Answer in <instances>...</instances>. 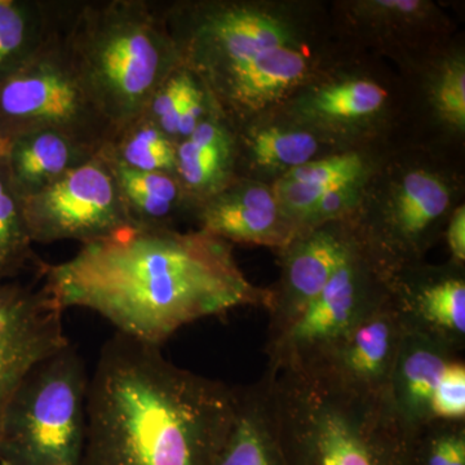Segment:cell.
I'll return each mask as SVG.
<instances>
[{"mask_svg":"<svg viewBox=\"0 0 465 465\" xmlns=\"http://www.w3.org/2000/svg\"><path fill=\"white\" fill-rule=\"evenodd\" d=\"M90 376L72 342L35 363L9 400L0 428V460L79 465Z\"/></svg>","mask_w":465,"mask_h":465,"instance_id":"obj_5","label":"cell"},{"mask_svg":"<svg viewBox=\"0 0 465 465\" xmlns=\"http://www.w3.org/2000/svg\"><path fill=\"white\" fill-rule=\"evenodd\" d=\"M387 96V91L374 82L348 81L318 91L309 106L323 118H365L379 112Z\"/></svg>","mask_w":465,"mask_h":465,"instance_id":"obj_25","label":"cell"},{"mask_svg":"<svg viewBox=\"0 0 465 465\" xmlns=\"http://www.w3.org/2000/svg\"><path fill=\"white\" fill-rule=\"evenodd\" d=\"M354 185L356 183L339 186V188L324 193L320 201L317 202L316 206L312 208L311 213L305 217V224L323 223L326 220L341 215L342 213H347L348 208L356 201L357 193Z\"/></svg>","mask_w":465,"mask_h":465,"instance_id":"obj_32","label":"cell"},{"mask_svg":"<svg viewBox=\"0 0 465 465\" xmlns=\"http://www.w3.org/2000/svg\"><path fill=\"white\" fill-rule=\"evenodd\" d=\"M11 143L12 139L0 134V162L7 158L9 149H11Z\"/></svg>","mask_w":465,"mask_h":465,"instance_id":"obj_34","label":"cell"},{"mask_svg":"<svg viewBox=\"0 0 465 465\" xmlns=\"http://www.w3.org/2000/svg\"><path fill=\"white\" fill-rule=\"evenodd\" d=\"M197 76L180 64L158 85L143 114L177 143V127Z\"/></svg>","mask_w":465,"mask_h":465,"instance_id":"obj_26","label":"cell"},{"mask_svg":"<svg viewBox=\"0 0 465 465\" xmlns=\"http://www.w3.org/2000/svg\"><path fill=\"white\" fill-rule=\"evenodd\" d=\"M396 302L406 329L436 336L455 349L465 336V282L448 277L427 283L410 298Z\"/></svg>","mask_w":465,"mask_h":465,"instance_id":"obj_19","label":"cell"},{"mask_svg":"<svg viewBox=\"0 0 465 465\" xmlns=\"http://www.w3.org/2000/svg\"><path fill=\"white\" fill-rule=\"evenodd\" d=\"M457 358L455 348L448 342L405 327L388 393L394 409L407 423L424 425L433 420L430 415L433 391L446 367Z\"/></svg>","mask_w":465,"mask_h":465,"instance_id":"obj_14","label":"cell"},{"mask_svg":"<svg viewBox=\"0 0 465 465\" xmlns=\"http://www.w3.org/2000/svg\"><path fill=\"white\" fill-rule=\"evenodd\" d=\"M362 171L363 163L360 155L347 153L321 161L308 162L302 166L287 171L283 179L312 183L322 188H338L356 183Z\"/></svg>","mask_w":465,"mask_h":465,"instance_id":"obj_28","label":"cell"},{"mask_svg":"<svg viewBox=\"0 0 465 465\" xmlns=\"http://www.w3.org/2000/svg\"><path fill=\"white\" fill-rule=\"evenodd\" d=\"M0 465H15V464H11V463H7V461L0 460Z\"/></svg>","mask_w":465,"mask_h":465,"instance_id":"obj_35","label":"cell"},{"mask_svg":"<svg viewBox=\"0 0 465 465\" xmlns=\"http://www.w3.org/2000/svg\"><path fill=\"white\" fill-rule=\"evenodd\" d=\"M434 101L440 116L463 130L465 125V69L454 61L443 69L434 90Z\"/></svg>","mask_w":465,"mask_h":465,"instance_id":"obj_30","label":"cell"},{"mask_svg":"<svg viewBox=\"0 0 465 465\" xmlns=\"http://www.w3.org/2000/svg\"><path fill=\"white\" fill-rule=\"evenodd\" d=\"M100 154L133 170L176 174V143L143 114L115 130Z\"/></svg>","mask_w":465,"mask_h":465,"instance_id":"obj_22","label":"cell"},{"mask_svg":"<svg viewBox=\"0 0 465 465\" xmlns=\"http://www.w3.org/2000/svg\"><path fill=\"white\" fill-rule=\"evenodd\" d=\"M66 16L26 65L0 82V134L54 130L100 153L115 128L76 69L64 33Z\"/></svg>","mask_w":465,"mask_h":465,"instance_id":"obj_6","label":"cell"},{"mask_svg":"<svg viewBox=\"0 0 465 465\" xmlns=\"http://www.w3.org/2000/svg\"><path fill=\"white\" fill-rule=\"evenodd\" d=\"M308 58L291 45L268 48L202 82L219 112L231 119L262 110L298 85Z\"/></svg>","mask_w":465,"mask_h":465,"instance_id":"obj_10","label":"cell"},{"mask_svg":"<svg viewBox=\"0 0 465 465\" xmlns=\"http://www.w3.org/2000/svg\"><path fill=\"white\" fill-rule=\"evenodd\" d=\"M105 161L134 225L173 228V216L191 206L176 174L143 173Z\"/></svg>","mask_w":465,"mask_h":465,"instance_id":"obj_20","label":"cell"},{"mask_svg":"<svg viewBox=\"0 0 465 465\" xmlns=\"http://www.w3.org/2000/svg\"><path fill=\"white\" fill-rule=\"evenodd\" d=\"M448 186L424 171L406 174L391 204V226L406 244L416 243L430 226L446 213Z\"/></svg>","mask_w":465,"mask_h":465,"instance_id":"obj_21","label":"cell"},{"mask_svg":"<svg viewBox=\"0 0 465 465\" xmlns=\"http://www.w3.org/2000/svg\"><path fill=\"white\" fill-rule=\"evenodd\" d=\"M63 314L42 286L26 311L0 332V428L9 400L27 371L69 344Z\"/></svg>","mask_w":465,"mask_h":465,"instance_id":"obj_12","label":"cell"},{"mask_svg":"<svg viewBox=\"0 0 465 465\" xmlns=\"http://www.w3.org/2000/svg\"><path fill=\"white\" fill-rule=\"evenodd\" d=\"M433 420L464 421L465 365L463 361H451L440 375L430 400Z\"/></svg>","mask_w":465,"mask_h":465,"instance_id":"obj_29","label":"cell"},{"mask_svg":"<svg viewBox=\"0 0 465 465\" xmlns=\"http://www.w3.org/2000/svg\"><path fill=\"white\" fill-rule=\"evenodd\" d=\"M405 331L402 317L391 298L331 347L313 354L344 381L371 391H390L391 371Z\"/></svg>","mask_w":465,"mask_h":465,"instance_id":"obj_11","label":"cell"},{"mask_svg":"<svg viewBox=\"0 0 465 465\" xmlns=\"http://www.w3.org/2000/svg\"><path fill=\"white\" fill-rule=\"evenodd\" d=\"M33 244L23 200L12 185L5 159L0 162V282H14L27 269L38 273L43 262Z\"/></svg>","mask_w":465,"mask_h":465,"instance_id":"obj_23","label":"cell"},{"mask_svg":"<svg viewBox=\"0 0 465 465\" xmlns=\"http://www.w3.org/2000/svg\"><path fill=\"white\" fill-rule=\"evenodd\" d=\"M76 69L115 130L143 114L182 64L158 3L72 2L64 26Z\"/></svg>","mask_w":465,"mask_h":465,"instance_id":"obj_4","label":"cell"},{"mask_svg":"<svg viewBox=\"0 0 465 465\" xmlns=\"http://www.w3.org/2000/svg\"><path fill=\"white\" fill-rule=\"evenodd\" d=\"M234 410L235 388L115 332L90 376L79 465H213Z\"/></svg>","mask_w":465,"mask_h":465,"instance_id":"obj_2","label":"cell"},{"mask_svg":"<svg viewBox=\"0 0 465 465\" xmlns=\"http://www.w3.org/2000/svg\"><path fill=\"white\" fill-rule=\"evenodd\" d=\"M235 154L237 140L215 105L191 136L176 143V176L191 206L213 197L235 179Z\"/></svg>","mask_w":465,"mask_h":465,"instance_id":"obj_15","label":"cell"},{"mask_svg":"<svg viewBox=\"0 0 465 465\" xmlns=\"http://www.w3.org/2000/svg\"><path fill=\"white\" fill-rule=\"evenodd\" d=\"M213 465H284L265 376L235 388L234 416Z\"/></svg>","mask_w":465,"mask_h":465,"instance_id":"obj_17","label":"cell"},{"mask_svg":"<svg viewBox=\"0 0 465 465\" xmlns=\"http://www.w3.org/2000/svg\"><path fill=\"white\" fill-rule=\"evenodd\" d=\"M195 211L201 231L226 242L284 247L298 234L273 191L249 180H232Z\"/></svg>","mask_w":465,"mask_h":465,"instance_id":"obj_9","label":"cell"},{"mask_svg":"<svg viewBox=\"0 0 465 465\" xmlns=\"http://www.w3.org/2000/svg\"><path fill=\"white\" fill-rule=\"evenodd\" d=\"M246 145L253 163L269 170H293L311 162L318 152L313 134L281 127L251 130Z\"/></svg>","mask_w":465,"mask_h":465,"instance_id":"obj_24","label":"cell"},{"mask_svg":"<svg viewBox=\"0 0 465 465\" xmlns=\"http://www.w3.org/2000/svg\"><path fill=\"white\" fill-rule=\"evenodd\" d=\"M284 465H416L423 425L390 393L351 384L318 357L271 361L265 375Z\"/></svg>","mask_w":465,"mask_h":465,"instance_id":"obj_3","label":"cell"},{"mask_svg":"<svg viewBox=\"0 0 465 465\" xmlns=\"http://www.w3.org/2000/svg\"><path fill=\"white\" fill-rule=\"evenodd\" d=\"M416 465H465L464 421L424 424L416 449Z\"/></svg>","mask_w":465,"mask_h":465,"instance_id":"obj_27","label":"cell"},{"mask_svg":"<svg viewBox=\"0 0 465 465\" xmlns=\"http://www.w3.org/2000/svg\"><path fill=\"white\" fill-rule=\"evenodd\" d=\"M390 296H375L363 282L351 249L324 289L292 323L271 341V361L313 356L347 335Z\"/></svg>","mask_w":465,"mask_h":465,"instance_id":"obj_8","label":"cell"},{"mask_svg":"<svg viewBox=\"0 0 465 465\" xmlns=\"http://www.w3.org/2000/svg\"><path fill=\"white\" fill-rule=\"evenodd\" d=\"M280 295H272V331L283 332L302 313L309 302L331 280L333 273L351 253V246L329 231L311 232L293 240Z\"/></svg>","mask_w":465,"mask_h":465,"instance_id":"obj_13","label":"cell"},{"mask_svg":"<svg viewBox=\"0 0 465 465\" xmlns=\"http://www.w3.org/2000/svg\"><path fill=\"white\" fill-rule=\"evenodd\" d=\"M33 243H90L133 224L108 162L96 157L35 194L21 198Z\"/></svg>","mask_w":465,"mask_h":465,"instance_id":"obj_7","label":"cell"},{"mask_svg":"<svg viewBox=\"0 0 465 465\" xmlns=\"http://www.w3.org/2000/svg\"><path fill=\"white\" fill-rule=\"evenodd\" d=\"M97 154V150L69 134L38 130L12 139L5 166L12 185L24 198L47 188Z\"/></svg>","mask_w":465,"mask_h":465,"instance_id":"obj_16","label":"cell"},{"mask_svg":"<svg viewBox=\"0 0 465 465\" xmlns=\"http://www.w3.org/2000/svg\"><path fill=\"white\" fill-rule=\"evenodd\" d=\"M448 242L452 256L459 264H463L465 260V207L460 206L455 211L450 223L448 231Z\"/></svg>","mask_w":465,"mask_h":465,"instance_id":"obj_33","label":"cell"},{"mask_svg":"<svg viewBox=\"0 0 465 465\" xmlns=\"http://www.w3.org/2000/svg\"><path fill=\"white\" fill-rule=\"evenodd\" d=\"M38 289L14 282H0V332L14 323L33 302Z\"/></svg>","mask_w":465,"mask_h":465,"instance_id":"obj_31","label":"cell"},{"mask_svg":"<svg viewBox=\"0 0 465 465\" xmlns=\"http://www.w3.org/2000/svg\"><path fill=\"white\" fill-rule=\"evenodd\" d=\"M36 274L64 312L88 309L116 332L161 348L185 324L272 302L247 280L229 242L201 229L127 225L61 264L43 262Z\"/></svg>","mask_w":465,"mask_h":465,"instance_id":"obj_1","label":"cell"},{"mask_svg":"<svg viewBox=\"0 0 465 465\" xmlns=\"http://www.w3.org/2000/svg\"><path fill=\"white\" fill-rule=\"evenodd\" d=\"M69 2L0 0V82L26 65L60 29Z\"/></svg>","mask_w":465,"mask_h":465,"instance_id":"obj_18","label":"cell"}]
</instances>
